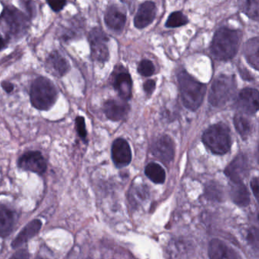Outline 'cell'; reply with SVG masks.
Instances as JSON below:
<instances>
[{
    "mask_svg": "<svg viewBox=\"0 0 259 259\" xmlns=\"http://www.w3.org/2000/svg\"><path fill=\"white\" fill-rule=\"evenodd\" d=\"M242 38L239 30L230 29L227 27L219 28L215 33L210 45V52L216 60L227 61L237 54Z\"/></svg>",
    "mask_w": 259,
    "mask_h": 259,
    "instance_id": "6da1fadb",
    "label": "cell"
},
{
    "mask_svg": "<svg viewBox=\"0 0 259 259\" xmlns=\"http://www.w3.org/2000/svg\"><path fill=\"white\" fill-rule=\"evenodd\" d=\"M177 78L183 105L191 111L198 110L204 101L207 86L197 81L186 70L180 71Z\"/></svg>",
    "mask_w": 259,
    "mask_h": 259,
    "instance_id": "7a4b0ae2",
    "label": "cell"
},
{
    "mask_svg": "<svg viewBox=\"0 0 259 259\" xmlns=\"http://www.w3.org/2000/svg\"><path fill=\"white\" fill-rule=\"evenodd\" d=\"M57 98L58 92L52 81L40 76L33 81L30 89V100L34 108L48 111L54 107Z\"/></svg>",
    "mask_w": 259,
    "mask_h": 259,
    "instance_id": "3957f363",
    "label": "cell"
},
{
    "mask_svg": "<svg viewBox=\"0 0 259 259\" xmlns=\"http://www.w3.org/2000/svg\"><path fill=\"white\" fill-rule=\"evenodd\" d=\"M29 19L25 13L13 6H7L0 15V26L10 39H19L26 34Z\"/></svg>",
    "mask_w": 259,
    "mask_h": 259,
    "instance_id": "277c9868",
    "label": "cell"
},
{
    "mask_svg": "<svg viewBox=\"0 0 259 259\" xmlns=\"http://www.w3.org/2000/svg\"><path fill=\"white\" fill-rule=\"evenodd\" d=\"M202 142L213 154H227L231 148L230 128L222 122L210 125L204 131Z\"/></svg>",
    "mask_w": 259,
    "mask_h": 259,
    "instance_id": "5b68a950",
    "label": "cell"
},
{
    "mask_svg": "<svg viewBox=\"0 0 259 259\" xmlns=\"http://www.w3.org/2000/svg\"><path fill=\"white\" fill-rule=\"evenodd\" d=\"M236 89L234 75H220L212 83L209 103L214 107H223L234 97Z\"/></svg>",
    "mask_w": 259,
    "mask_h": 259,
    "instance_id": "8992f818",
    "label": "cell"
},
{
    "mask_svg": "<svg viewBox=\"0 0 259 259\" xmlns=\"http://www.w3.org/2000/svg\"><path fill=\"white\" fill-rule=\"evenodd\" d=\"M89 40L92 59L100 63L108 61L110 54L107 42L109 39L105 32L101 28H93L89 34Z\"/></svg>",
    "mask_w": 259,
    "mask_h": 259,
    "instance_id": "52a82bcc",
    "label": "cell"
},
{
    "mask_svg": "<svg viewBox=\"0 0 259 259\" xmlns=\"http://www.w3.org/2000/svg\"><path fill=\"white\" fill-rule=\"evenodd\" d=\"M20 169L42 175L46 172L48 164L40 151H28L21 156L18 161Z\"/></svg>",
    "mask_w": 259,
    "mask_h": 259,
    "instance_id": "ba28073f",
    "label": "cell"
},
{
    "mask_svg": "<svg viewBox=\"0 0 259 259\" xmlns=\"http://www.w3.org/2000/svg\"><path fill=\"white\" fill-rule=\"evenodd\" d=\"M153 155L164 163L172 161L175 155L174 142L169 136H162L153 143L151 147Z\"/></svg>",
    "mask_w": 259,
    "mask_h": 259,
    "instance_id": "9c48e42d",
    "label": "cell"
},
{
    "mask_svg": "<svg viewBox=\"0 0 259 259\" xmlns=\"http://www.w3.org/2000/svg\"><path fill=\"white\" fill-rule=\"evenodd\" d=\"M248 159L244 154L236 156L233 161L227 166L224 174L233 183H242L248 172Z\"/></svg>",
    "mask_w": 259,
    "mask_h": 259,
    "instance_id": "30bf717a",
    "label": "cell"
},
{
    "mask_svg": "<svg viewBox=\"0 0 259 259\" xmlns=\"http://www.w3.org/2000/svg\"><path fill=\"white\" fill-rule=\"evenodd\" d=\"M113 72V86L123 101H128L133 95V81L131 75L121 66Z\"/></svg>",
    "mask_w": 259,
    "mask_h": 259,
    "instance_id": "8fae6325",
    "label": "cell"
},
{
    "mask_svg": "<svg viewBox=\"0 0 259 259\" xmlns=\"http://www.w3.org/2000/svg\"><path fill=\"white\" fill-rule=\"evenodd\" d=\"M112 159L118 168L125 167L132 161V151L130 144L123 139H116L111 148Z\"/></svg>",
    "mask_w": 259,
    "mask_h": 259,
    "instance_id": "7c38bea8",
    "label": "cell"
},
{
    "mask_svg": "<svg viewBox=\"0 0 259 259\" xmlns=\"http://www.w3.org/2000/svg\"><path fill=\"white\" fill-rule=\"evenodd\" d=\"M239 108L245 114L254 115L258 110V92L257 89H242L238 96Z\"/></svg>",
    "mask_w": 259,
    "mask_h": 259,
    "instance_id": "4fadbf2b",
    "label": "cell"
},
{
    "mask_svg": "<svg viewBox=\"0 0 259 259\" xmlns=\"http://www.w3.org/2000/svg\"><path fill=\"white\" fill-rule=\"evenodd\" d=\"M208 256L210 259H242L238 251L218 239L209 242Z\"/></svg>",
    "mask_w": 259,
    "mask_h": 259,
    "instance_id": "5bb4252c",
    "label": "cell"
},
{
    "mask_svg": "<svg viewBox=\"0 0 259 259\" xmlns=\"http://www.w3.org/2000/svg\"><path fill=\"white\" fill-rule=\"evenodd\" d=\"M17 213L16 210L4 203H0V236L8 237L16 224Z\"/></svg>",
    "mask_w": 259,
    "mask_h": 259,
    "instance_id": "9a60e30c",
    "label": "cell"
},
{
    "mask_svg": "<svg viewBox=\"0 0 259 259\" xmlns=\"http://www.w3.org/2000/svg\"><path fill=\"white\" fill-rule=\"evenodd\" d=\"M156 5L147 1L139 7L134 19V25L138 29H143L152 23L156 17Z\"/></svg>",
    "mask_w": 259,
    "mask_h": 259,
    "instance_id": "2e32d148",
    "label": "cell"
},
{
    "mask_svg": "<svg viewBox=\"0 0 259 259\" xmlns=\"http://www.w3.org/2000/svg\"><path fill=\"white\" fill-rule=\"evenodd\" d=\"M41 227L42 222L40 220L34 219L30 221L13 239L11 243L12 248H19L28 242L30 239L38 234L39 232L41 230Z\"/></svg>",
    "mask_w": 259,
    "mask_h": 259,
    "instance_id": "e0dca14e",
    "label": "cell"
},
{
    "mask_svg": "<svg viewBox=\"0 0 259 259\" xmlns=\"http://www.w3.org/2000/svg\"><path fill=\"white\" fill-rule=\"evenodd\" d=\"M130 106L124 101L109 100L104 105V111L110 120L118 122L128 114Z\"/></svg>",
    "mask_w": 259,
    "mask_h": 259,
    "instance_id": "ac0fdd59",
    "label": "cell"
},
{
    "mask_svg": "<svg viewBox=\"0 0 259 259\" xmlns=\"http://www.w3.org/2000/svg\"><path fill=\"white\" fill-rule=\"evenodd\" d=\"M46 65L51 74L57 77L64 76L70 69L68 60L57 51H54L48 56Z\"/></svg>",
    "mask_w": 259,
    "mask_h": 259,
    "instance_id": "d6986e66",
    "label": "cell"
},
{
    "mask_svg": "<svg viewBox=\"0 0 259 259\" xmlns=\"http://www.w3.org/2000/svg\"><path fill=\"white\" fill-rule=\"evenodd\" d=\"M106 25L114 31H122L126 22V16L116 6H111L107 9L104 16Z\"/></svg>",
    "mask_w": 259,
    "mask_h": 259,
    "instance_id": "ffe728a7",
    "label": "cell"
},
{
    "mask_svg": "<svg viewBox=\"0 0 259 259\" xmlns=\"http://www.w3.org/2000/svg\"><path fill=\"white\" fill-rule=\"evenodd\" d=\"M230 195L233 203L239 207H246L249 204V192L243 183H233Z\"/></svg>",
    "mask_w": 259,
    "mask_h": 259,
    "instance_id": "44dd1931",
    "label": "cell"
},
{
    "mask_svg": "<svg viewBox=\"0 0 259 259\" xmlns=\"http://www.w3.org/2000/svg\"><path fill=\"white\" fill-rule=\"evenodd\" d=\"M258 45V37H256L248 40L244 46V55L255 70H258L259 66Z\"/></svg>",
    "mask_w": 259,
    "mask_h": 259,
    "instance_id": "7402d4cb",
    "label": "cell"
},
{
    "mask_svg": "<svg viewBox=\"0 0 259 259\" xmlns=\"http://www.w3.org/2000/svg\"><path fill=\"white\" fill-rule=\"evenodd\" d=\"M145 175L156 184H162L166 180V172L163 168L158 163H148L145 169Z\"/></svg>",
    "mask_w": 259,
    "mask_h": 259,
    "instance_id": "603a6c76",
    "label": "cell"
},
{
    "mask_svg": "<svg viewBox=\"0 0 259 259\" xmlns=\"http://www.w3.org/2000/svg\"><path fill=\"white\" fill-rule=\"evenodd\" d=\"M233 123L239 136L244 140H246L251 133V125L250 121L242 114H236L233 119Z\"/></svg>",
    "mask_w": 259,
    "mask_h": 259,
    "instance_id": "cb8c5ba5",
    "label": "cell"
},
{
    "mask_svg": "<svg viewBox=\"0 0 259 259\" xmlns=\"http://www.w3.org/2000/svg\"><path fill=\"white\" fill-rule=\"evenodd\" d=\"M189 22L187 16H185L182 12H174L169 15L166 22V28H179L184 26Z\"/></svg>",
    "mask_w": 259,
    "mask_h": 259,
    "instance_id": "d4e9b609",
    "label": "cell"
},
{
    "mask_svg": "<svg viewBox=\"0 0 259 259\" xmlns=\"http://www.w3.org/2000/svg\"><path fill=\"white\" fill-rule=\"evenodd\" d=\"M243 12L249 19L258 21L259 1L258 0H249L245 2L243 7Z\"/></svg>",
    "mask_w": 259,
    "mask_h": 259,
    "instance_id": "484cf974",
    "label": "cell"
},
{
    "mask_svg": "<svg viewBox=\"0 0 259 259\" xmlns=\"http://www.w3.org/2000/svg\"><path fill=\"white\" fill-rule=\"evenodd\" d=\"M138 72L142 76L150 77L155 72V67L149 60H142L138 67Z\"/></svg>",
    "mask_w": 259,
    "mask_h": 259,
    "instance_id": "4316f807",
    "label": "cell"
},
{
    "mask_svg": "<svg viewBox=\"0 0 259 259\" xmlns=\"http://www.w3.org/2000/svg\"><path fill=\"white\" fill-rule=\"evenodd\" d=\"M75 127L80 138L85 140L87 138V130H86L85 120L83 116H78L75 119Z\"/></svg>",
    "mask_w": 259,
    "mask_h": 259,
    "instance_id": "83f0119b",
    "label": "cell"
},
{
    "mask_svg": "<svg viewBox=\"0 0 259 259\" xmlns=\"http://www.w3.org/2000/svg\"><path fill=\"white\" fill-rule=\"evenodd\" d=\"M248 242L250 245L257 250L258 248V230L255 227H253L248 231V236H247Z\"/></svg>",
    "mask_w": 259,
    "mask_h": 259,
    "instance_id": "f1b7e54d",
    "label": "cell"
},
{
    "mask_svg": "<svg viewBox=\"0 0 259 259\" xmlns=\"http://www.w3.org/2000/svg\"><path fill=\"white\" fill-rule=\"evenodd\" d=\"M207 197L211 199L218 200L221 198V192L217 185H209L205 190Z\"/></svg>",
    "mask_w": 259,
    "mask_h": 259,
    "instance_id": "f546056e",
    "label": "cell"
},
{
    "mask_svg": "<svg viewBox=\"0 0 259 259\" xmlns=\"http://www.w3.org/2000/svg\"><path fill=\"white\" fill-rule=\"evenodd\" d=\"M29 251L27 248H20L16 251L9 259H29Z\"/></svg>",
    "mask_w": 259,
    "mask_h": 259,
    "instance_id": "4dcf8cb0",
    "label": "cell"
},
{
    "mask_svg": "<svg viewBox=\"0 0 259 259\" xmlns=\"http://www.w3.org/2000/svg\"><path fill=\"white\" fill-rule=\"evenodd\" d=\"M66 4H67L66 1H50V2H48L50 7L56 13L61 11L64 8Z\"/></svg>",
    "mask_w": 259,
    "mask_h": 259,
    "instance_id": "1f68e13d",
    "label": "cell"
},
{
    "mask_svg": "<svg viewBox=\"0 0 259 259\" xmlns=\"http://www.w3.org/2000/svg\"><path fill=\"white\" fill-rule=\"evenodd\" d=\"M144 91L148 95H151L155 90L156 82L154 80L150 79L145 81L143 85Z\"/></svg>",
    "mask_w": 259,
    "mask_h": 259,
    "instance_id": "d6a6232c",
    "label": "cell"
},
{
    "mask_svg": "<svg viewBox=\"0 0 259 259\" xmlns=\"http://www.w3.org/2000/svg\"><path fill=\"white\" fill-rule=\"evenodd\" d=\"M250 186H251L253 194H254V197H255L256 200L257 201V200H258L259 195V183L258 178H257V177H254V178L251 180Z\"/></svg>",
    "mask_w": 259,
    "mask_h": 259,
    "instance_id": "836d02e7",
    "label": "cell"
},
{
    "mask_svg": "<svg viewBox=\"0 0 259 259\" xmlns=\"http://www.w3.org/2000/svg\"><path fill=\"white\" fill-rule=\"evenodd\" d=\"M1 86H2L3 89L8 94L11 93V92L14 90V84L9 82V81H4V82L1 84Z\"/></svg>",
    "mask_w": 259,
    "mask_h": 259,
    "instance_id": "e575fe53",
    "label": "cell"
},
{
    "mask_svg": "<svg viewBox=\"0 0 259 259\" xmlns=\"http://www.w3.org/2000/svg\"><path fill=\"white\" fill-rule=\"evenodd\" d=\"M240 71V75H242V78L245 80H248V81H250L252 78V76H251L250 72H248L246 69H239Z\"/></svg>",
    "mask_w": 259,
    "mask_h": 259,
    "instance_id": "d590c367",
    "label": "cell"
},
{
    "mask_svg": "<svg viewBox=\"0 0 259 259\" xmlns=\"http://www.w3.org/2000/svg\"><path fill=\"white\" fill-rule=\"evenodd\" d=\"M6 47V41L3 37H0V51H2Z\"/></svg>",
    "mask_w": 259,
    "mask_h": 259,
    "instance_id": "8d00e7d4",
    "label": "cell"
},
{
    "mask_svg": "<svg viewBox=\"0 0 259 259\" xmlns=\"http://www.w3.org/2000/svg\"><path fill=\"white\" fill-rule=\"evenodd\" d=\"M34 259H49V258H48V257H44V256L37 255V256H36V257H34Z\"/></svg>",
    "mask_w": 259,
    "mask_h": 259,
    "instance_id": "74e56055",
    "label": "cell"
}]
</instances>
